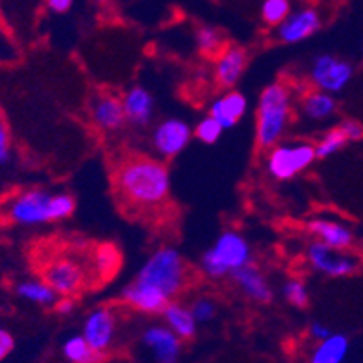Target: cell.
<instances>
[{"mask_svg": "<svg viewBox=\"0 0 363 363\" xmlns=\"http://www.w3.org/2000/svg\"><path fill=\"white\" fill-rule=\"evenodd\" d=\"M115 186L128 206L155 209L171 196L173 182L169 167L160 158H125L115 171Z\"/></svg>", "mask_w": 363, "mask_h": 363, "instance_id": "6da1fadb", "label": "cell"}, {"mask_svg": "<svg viewBox=\"0 0 363 363\" xmlns=\"http://www.w3.org/2000/svg\"><path fill=\"white\" fill-rule=\"evenodd\" d=\"M77 209L73 194L66 191L31 187L22 189L2 207L6 220L21 227H38L45 223L62 222Z\"/></svg>", "mask_w": 363, "mask_h": 363, "instance_id": "7a4b0ae2", "label": "cell"}, {"mask_svg": "<svg viewBox=\"0 0 363 363\" xmlns=\"http://www.w3.org/2000/svg\"><path fill=\"white\" fill-rule=\"evenodd\" d=\"M293 91L285 82H271L262 89L256 104L255 140L264 151L281 142L293 118Z\"/></svg>", "mask_w": 363, "mask_h": 363, "instance_id": "3957f363", "label": "cell"}, {"mask_svg": "<svg viewBox=\"0 0 363 363\" xmlns=\"http://www.w3.org/2000/svg\"><path fill=\"white\" fill-rule=\"evenodd\" d=\"M252 264V247L240 231L225 229L200 256L199 267L209 280H223L244 265Z\"/></svg>", "mask_w": 363, "mask_h": 363, "instance_id": "277c9868", "label": "cell"}, {"mask_svg": "<svg viewBox=\"0 0 363 363\" xmlns=\"http://www.w3.org/2000/svg\"><path fill=\"white\" fill-rule=\"evenodd\" d=\"M187 277L189 272L182 252L173 245H160L145 258L135 280L151 285L173 300L184 291Z\"/></svg>", "mask_w": 363, "mask_h": 363, "instance_id": "5b68a950", "label": "cell"}, {"mask_svg": "<svg viewBox=\"0 0 363 363\" xmlns=\"http://www.w3.org/2000/svg\"><path fill=\"white\" fill-rule=\"evenodd\" d=\"M316 160L314 144L311 142H278L267 149L265 169L269 177L278 182H287L311 167Z\"/></svg>", "mask_w": 363, "mask_h": 363, "instance_id": "8992f818", "label": "cell"}, {"mask_svg": "<svg viewBox=\"0 0 363 363\" xmlns=\"http://www.w3.org/2000/svg\"><path fill=\"white\" fill-rule=\"evenodd\" d=\"M354 77V66L345 58L330 53H320L313 58L309 67V82L316 89L329 95L342 93Z\"/></svg>", "mask_w": 363, "mask_h": 363, "instance_id": "52a82bcc", "label": "cell"}, {"mask_svg": "<svg viewBox=\"0 0 363 363\" xmlns=\"http://www.w3.org/2000/svg\"><path fill=\"white\" fill-rule=\"evenodd\" d=\"M193 140V128L187 120L171 118L160 120L151 131V147L160 160L178 157Z\"/></svg>", "mask_w": 363, "mask_h": 363, "instance_id": "ba28073f", "label": "cell"}, {"mask_svg": "<svg viewBox=\"0 0 363 363\" xmlns=\"http://www.w3.org/2000/svg\"><path fill=\"white\" fill-rule=\"evenodd\" d=\"M306 260L314 272L329 278H343L358 271V260L347 251H336L320 240H313L306 249Z\"/></svg>", "mask_w": 363, "mask_h": 363, "instance_id": "9c48e42d", "label": "cell"}, {"mask_svg": "<svg viewBox=\"0 0 363 363\" xmlns=\"http://www.w3.org/2000/svg\"><path fill=\"white\" fill-rule=\"evenodd\" d=\"M42 278L58 296H73L86 284V271L73 258H55L44 267Z\"/></svg>", "mask_w": 363, "mask_h": 363, "instance_id": "30bf717a", "label": "cell"}, {"mask_svg": "<svg viewBox=\"0 0 363 363\" xmlns=\"http://www.w3.org/2000/svg\"><path fill=\"white\" fill-rule=\"evenodd\" d=\"M320 28H322V17H320L318 9L301 8L298 11H291L274 28V37L281 44H300L316 35Z\"/></svg>", "mask_w": 363, "mask_h": 363, "instance_id": "8fae6325", "label": "cell"}, {"mask_svg": "<svg viewBox=\"0 0 363 363\" xmlns=\"http://www.w3.org/2000/svg\"><path fill=\"white\" fill-rule=\"evenodd\" d=\"M82 336L96 352L106 354L116 338V314L108 306L95 307L84 320Z\"/></svg>", "mask_w": 363, "mask_h": 363, "instance_id": "7c38bea8", "label": "cell"}, {"mask_svg": "<svg viewBox=\"0 0 363 363\" xmlns=\"http://www.w3.org/2000/svg\"><path fill=\"white\" fill-rule=\"evenodd\" d=\"M140 343L151 352L155 363H177L182 352V340L167 325H147Z\"/></svg>", "mask_w": 363, "mask_h": 363, "instance_id": "4fadbf2b", "label": "cell"}, {"mask_svg": "<svg viewBox=\"0 0 363 363\" xmlns=\"http://www.w3.org/2000/svg\"><path fill=\"white\" fill-rule=\"evenodd\" d=\"M249 64V55L240 45H223L222 51L215 57L213 74L220 87L233 89L244 77Z\"/></svg>", "mask_w": 363, "mask_h": 363, "instance_id": "5bb4252c", "label": "cell"}, {"mask_svg": "<svg viewBox=\"0 0 363 363\" xmlns=\"http://www.w3.org/2000/svg\"><path fill=\"white\" fill-rule=\"evenodd\" d=\"M91 122L104 133H116L125 125L122 99L113 93H100L89 104Z\"/></svg>", "mask_w": 363, "mask_h": 363, "instance_id": "9a60e30c", "label": "cell"}, {"mask_svg": "<svg viewBox=\"0 0 363 363\" xmlns=\"http://www.w3.org/2000/svg\"><path fill=\"white\" fill-rule=\"evenodd\" d=\"M122 99L125 122L135 128H147L155 116V99L151 91L144 86H133L125 91Z\"/></svg>", "mask_w": 363, "mask_h": 363, "instance_id": "2e32d148", "label": "cell"}, {"mask_svg": "<svg viewBox=\"0 0 363 363\" xmlns=\"http://www.w3.org/2000/svg\"><path fill=\"white\" fill-rule=\"evenodd\" d=\"M314 240H320L336 251H347L354 245V233L347 223L333 218H314L307 223Z\"/></svg>", "mask_w": 363, "mask_h": 363, "instance_id": "e0dca14e", "label": "cell"}, {"mask_svg": "<svg viewBox=\"0 0 363 363\" xmlns=\"http://www.w3.org/2000/svg\"><path fill=\"white\" fill-rule=\"evenodd\" d=\"M249 109L247 96L236 89H227L223 95L213 100L209 108V115L225 129H233L240 120L244 118Z\"/></svg>", "mask_w": 363, "mask_h": 363, "instance_id": "ac0fdd59", "label": "cell"}, {"mask_svg": "<svg viewBox=\"0 0 363 363\" xmlns=\"http://www.w3.org/2000/svg\"><path fill=\"white\" fill-rule=\"evenodd\" d=\"M122 300H124V303H128L131 309L144 314H160L162 309L171 301L162 291L155 289L151 285L142 284V281L136 280H133L131 284L122 291Z\"/></svg>", "mask_w": 363, "mask_h": 363, "instance_id": "d6986e66", "label": "cell"}, {"mask_svg": "<svg viewBox=\"0 0 363 363\" xmlns=\"http://www.w3.org/2000/svg\"><path fill=\"white\" fill-rule=\"evenodd\" d=\"M231 280L244 293V296L256 301V303H269L274 298V293H272V287L269 284L267 277L256 265H244L242 269L233 272Z\"/></svg>", "mask_w": 363, "mask_h": 363, "instance_id": "ffe728a7", "label": "cell"}, {"mask_svg": "<svg viewBox=\"0 0 363 363\" xmlns=\"http://www.w3.org/2000/svg\"><path fill=\"white\" fill-rule=\"evenodd\" d=\"M162 318H164V325L169 327L174 335L180 340H191L196 335L199 323L194 320L189 306H184L180 301L171 300L167 306L162 309Z\"/></svg>", "mask_w": 363, "mask_h": 363, "instance_id": "44dd1931", "label": "cell"}, {"mask_svg": "<svg viewBox=\"0 0 363 363\" xmlns=\"http://www.w3.org/2000/svg\"><path fill=\"white\" fill-rule=\"evenodd\" d=\"M336 111H338V104H336L335 95H329L325 91H307L306 95L301 96L300 113L309 122H325Z\"/></svg>", "mask_w": 363, "mask_h": 363, "instance_id": "7402d4cb", "label": "cell"}, {"mask_svg": "<svg viewBox=\"0 0 363 363\" xmlns=\"http://www.w3.org/2000/svg\"><path fill=\"white\" fill-rule=\"evenodd\" d=\"M15 293L21 300L35 303L42 307H55L58 301V294L45 284L44 278H26L15 284Z\"/></svg>", "mask_w": 363, "mask_h": 363, "instance_id": "603a6c76", "label": "cell"}, {"mask_svg": "<svg viewBox=\"0 0 363 363\" xmlns=\"http://www.w3.org/2000/svg\"><path fill=\"white\" fill-rule=\"evenodd\" d=\"M349 354V338L340 333H333L329 338L318 342L311 352L309 363H343Z\"/></svg>", "mask_w": 363, "mask_h": 363, "instance_id": "cb8c5ba5", "label": "cell"}, {"mask_svg": "<svg viewBox=\"0 0 363 363\" xmlns=\"http://www.w3.org/2000/svg\"><path fill=\"white\" fill-rule=\"evenodd\" d=\"M62 354L67 363H100L106 354L96 352L82 335H73L64 342Z\"/></svg>", "mask_w": 363, "mask_h": 363, "instance_id": "d4e9b609", "label": "cell"}, {"mask_svg": "<svg viewBox=\"0 0 363 363\" xmlns=\"http://www.w3.org/2000/svg\"><path fill=\"white\" fill-rule=\"evenodd\" d=\"M194 44L196 50L203 57H216L225 45V38H223L222 31L213 26H199L194 31Z\"/></svg>", "mask_w": 363, "mask_h": 363, "instance_id": "484cf974", "label": "cell"}, {"mask_svg": "<svg viewBox=\"0 0 363 363\" xmlns=\"http://www.w3.org/2000/svg\"><path fill=\"white\" fill-rule=\"evenodd\" d=\"M347 145V138L343 136V133L338 128L329 129L327 133H323L320 136V140L314 144V155L316 158H329L333 155H336L338 151H342Z\"/></svg>", "mask_w": 363, "mask_h": 363, "instance_id": "4316f807", "label": "cell"}, {"mask_svg": "<svg viewBox=\"0 0 363 363\" xmlns=\"http://www.w3.org/2000/svg\"><path fill=\"white\" fill-rule=\"evenodd\" d=\"M293 11L291 0H264L260 8L262 21L269 28H277Z\"/></svg>", "mask_w": 363, "mask_h": 363, "instance_id": "83f0119b", "label": "cell"}, {"mask_svg": "<svg viewBox=\"0 0 363 363\" xmlns=\"http://www.w3.org/2000/svg\"><path fill=\"white\" fill-rule=\"evenodd\" d=\"M281 294H284L285 301L291 303L296 309H306L309 306V289L307 284L300 278H289L281 285Z\"/></svg>", "mask_w": 363, "mask_h": 363, "instance_id": "f1b7e54d", "label": "cell"}, {"mask_svg": "<svg viewBox=\"0 0 363 363\" xmlns=\"http://www.w3.org/2000/svg\"><path fill=\"white\" fill-rule=\"evenodd\" d=\"M222 135H223V128L211 115L200 118L193 129L194 138L207 145L216 144V142L222 138Z\"/></svg>", "mask_w": 363, "mask_h": 363, "instance_id": "f546056e", "label": "cell"}, {"mask_svg": "<svg viewBox=\"0 0 363 363\" xmlns=\"http://www.w3.org/2000/svg\"><path fill=\"white\" fill-rule=\"evenodd\" d=\"M93 260H95V267L100 274L111 277L113 272L116 271V267H118L120 256L113 245H100V247H96Z\"/></svg>", "mask_w": 363, "mask_h": 363, "instance_id": "4dcf8cb0", "label": "cell"}, {"mask_svg": "<svg viewBox=\"0 0 363 363\" xmlns=\"http://www.w3.org/2000/svg\"><path fill=\"white\" fill-rule=\"evenodd\" d=\"M196 323H209L216 316V303L209 296H199L196 300L191 301L189 306Z\"/></svg>", "mask_w": 363, "mask_h": 363, "instance_id": "1f68e13d", "label": "cell"}, {"mask_svg": "<svg viewBox=\"0 0 363 363\" xmlns=\"http://www.w3.org/2000/svg\"><path fill=\"white\" fill-rule=\"evenodd\" d=\"M11 160V133L6 120L0 116V165Z\"/></svg>", "mask_w": 363, "mask_h": 363, "instance_id": "d6a6232c", "label": "cell"}, {"mask_svg": "<svg viewBox=\"0 0 363 363\" xmlns=\"http://www.w3.org/2000/svg\"><path fill=\"white\" fill-rule=\"evenodd\" d=\"M338 129L343 133L347 142H358L363 138V125L356 120H343Z\"/></svg>", "mask_w": 363, "mask_h": 363, "instance_id": "836d02e7", "label": "cell"}, {"mask_svg": "<svg viewBox=\"0 0 363 363\" xmlns=\"http://www.w3.org/2000/svg\"><path fill=\"white\" fill-rule=\"evenodd\" d=\"M73 2L74 0H45V8L55 15H64L73 8Z\"/></svg>", "mask_w": 363, "mask_h": 363, "instance_id": "e575fe53", "label": "cell"}, {"mask_svg": "<svg viewBox=\"0 0 363 363\" xmlns=\"http://www.w3.org/2000/svg\"><path fill=\"white\" fill-rule=\"evenodd\" d=\"M13 347H15V340H13L11 333L0 329V362L13 351Z\"/></svg>", "mask_w": 363, "mask_h": 363, "instance_id": "d590c367", "label": "cell"}, {"mask_svg": "<svg viewBox=\"0 0 363 363\" xmlns=\"http://www.w3.org/2000/svg\"><path fill=\"white\" fill-rule=\"evenodd\" d=\"M309 335L313 336L314 340H316V342H322V340H325V338H329L330 335H333V330L329 329V327L325 325V323H322V322H313L309 325Z\"/></svg>", "mask_w": 363, "mask_h": 363, "instance_id": "8d00e7d4", "label": "cell"}, {"mask_svg": "<svg viewBox=\"0 0 363 363\" xmlns=\"http://www.w3.org/2000/svg\"><path fill=\"white\" fill-rule=\"evenodd\" d=\"M74 307H77V301H74L71 296H60L57 303H55V309H57V313L60 314L74 313Z\"/></svg>", "mask_w": 363, "mask_h": 363, "instance_id": "74e56055", "label": "cell"}, {"mask_svg": "<svg viewBox=\"0 0 363 363\" xmlns=\"http://www.w3.org/2000/svg\"><path fill=\"white\" fill-rule=\"evenodd\" d=\"M93 2H96V4H100V6H104V4H108L109 0H93Z\"/></svg>", "mask_w": 363, "mask_h": 363, "instance_id": "f35d334b", "label": "cell"}]
</instances>
